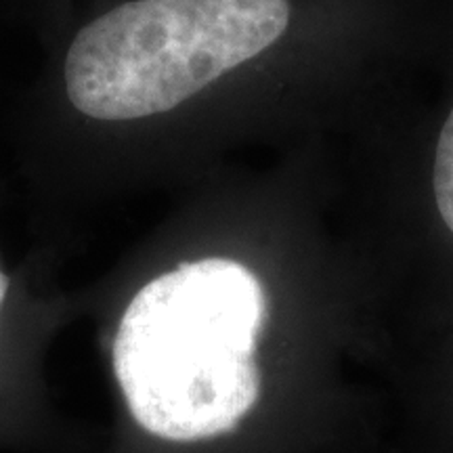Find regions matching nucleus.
<instances>
[{
  "label": "nucleus",
  "mask_w": 453,
  "mask_h": 453,
  "mask_svg": "<svg viewBox=\"0 0 453 453\" xmlns=\"http://www.w3.org/2000/svg\"><path fill=\"white\" fill-rule=\"evenodd\" d=\"M265 321L258 277L229 258L179 265L141 288L111 353L139 426L177 443L231 433L258 401Z\"/></svg>",
  "instance_id": "nucleus-1"
},
{
  "label": "nucleus",
  "mask_w": 453,
  "mask_h": 453,
  "mask_svg": "<svg viewBox=\"0 0 453 453\" xmlns=\"http://www.w3.org/2000/svg\"><path fill=\"white\" fill-rule=\"evenodd\" d=\"M288 24L290 0H130L73 38L67 97L105 122L170 111L267 50Z\"/></svg>",
  "instance_id": "nucleus-2"
},
{
  "label": "nucleus",
  "mask_w": 453,
  "mask_h": 453,
  "mask_svg": "<svg viewBox=\"0 0 453 453\" xmlns=\"http://www.w3.org/2000/svg\"><path fill=\"white\" fill-rule=\"evenodd\" d=\"M434 197L441 219L453 234V110L441 130L434 156Z\"/></svg>",
  "instance_id": "nucleus-3"
},
{
  "label": "nucleus",
  "mask_w": 453,
  "mask_h": 453,
  "mask_svg": "<svg viewBox=\"0 0 453 453\" xmlns=\"http://www.w3.org/2000/svg\"><path fill=\"white\" fill-rule=\"evenodd\" d=\"M7 292H9V280H7V275H4L3 271H0V307H3Z\"/></svg>",
  "instance_id": "nucleus-4"
}]
</instances>
